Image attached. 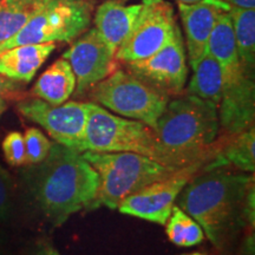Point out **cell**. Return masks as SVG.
I'll return each instance as SVG.
<instances>
[{
	"mask_svg": "<svg viewBox=\"0 0 255 255\" xmlns=\"http://www.w3.org/2000/svg\"><path fill=\"white\" fill-rule=\"evenodd\" d=\"M27 195L53 227H60L81 210L96 209L100 177L73 149L52 143L47 157L21 171Z\"/></svg>",
	"mask_w": 255,
	"mask_h": 255,
	"instance_id": "1",
	"label": "cell"
},
{
	"mask_svg": "<svg viewBox=\"0 0 255 255\" xmlns=\"http://www.w3.org/2000/svg\"><path fill=\"white\" fill-rule=\"evenodd\" d=\"M253 183V174L227 168L202 170L184 186L176 199L177 206L199 223L216 250L223 251L245 227L242 208Z\"/></svg>",
	"mask_w": 255,
	"mask_h": 255,
	"instance_id": "2",
	"label": "cell"
},
{
	"mask_svg": "<svg viewBox=\"0 0 255 255\" xmlns=\"http://www.w3.org/2000/svg\"><path fill=\"white\" fill-rule=\"evenodd\" d=\"M218 105L187 92L170 98L154 129L165 167L207 164L216 152Z\"/></svg>",
	"mask_w": 255,
	"mask_h": 255,
	"instance_id": "3",
	"label": "cell"
},
{
	"mask_svg": "<svg viewBox=\"0 0 255 255\" xmlns=\"http://www.w3.org/2000/svg\"><path fill=\"white\" fill-rule=\"evenodd\" d=\"M82 156L100 177L96 208L117 209L128 196L177 171L135 152L83 151Z\"/></svg>",
	"mask_w": 255,
	"mask_h": 255,
	"instance_id": "4",
	"label": "cell"
},
{
	"mask_svg": "<svg viewBox=\"0 0 255 255\" xmlns=\"http://www.w3.org/2000/svg\"><path fill=\"white\" fill-rule=\"evenodd\" d=\"M82 149L97 152H135L164 165L151 128L139 121L116 116L94 102H90Z\"/></svg>",
	"mask_w": 255,
	"mask_h": 255,
	"instance_id": "5",
	"label": "cell"
},
{
	"mask_svg": "<svg viewBox=\"0 0 255 255\" xmlns=\"http://www.w3.org/2000/svg\"><path fill=\"white\" fill-rule=\"evenodd\" d=\"M88 95L94 103L126 119L143 122L152 130L170 100L120 68L96 84Z\"/></svg>",
	"mask_w": 255,
	"mask_h": 255,
	"instance_id": "6",
	"label": "cell"
},
{
	"mask_svg": "<svg viewBox=\"0 0 255 255\" xmlns=\"http://www.w3.org/2000/svg\"><path fill=\"white\" fill-rule=\"evenodd\" d=\"M91 0H51L15 36L0 44V53L14 46L70 43L90 27Z\"/></svg>",
	"mask_w": 255,
	"mask_h": 255,
	"instance_id": "7",
	"label": "cell"
},
{
	"mask_svg": "<svg viewBox=\"0 0 255 255\" xmlns=\"http://www.w3.org/2000/svg\"><path fill=\"white\" fill-rule=\"evenodd\" d=\"M174 8L165 0H143L138 15L115 53L121 64L149 58L170 41L175 27Z\"/></svg>",
	"mask_w": 255,
	"mask_h": 255,
	"instance_id": "8",
	"label": "cell"
},
{
	"mask_svg": "<svg viewBox=\"0 0 255 255\" xmlns=\"http://www.w3.org/2000/svg\"><path fill=\"white\" fill-rule=\"evenodd\" d=\"M90 102L71 101L53 105L37 97L25 98L17 103L21 116L38 124L55 143L82 152Z\"/></svg>",
	"mask_w": 255,
	"mask_h": 255,
	"instance_id": "9",
	"label": "cell"
},
{
	"mask_svg": "<svg viewBox=\"0 0 255 255\" xmlns=\"http://www.w3.org/2000/svg\"><path fill=\"white\" fill-rule=\"evenodd\" d=\"M124 65L128 72L168 97L183 94L188 68L184 41L178 25L173 38L161 50L149 58Z\"/></svg>",
	"mask_w": 255,
	"mask_h": 255,
	"instance_id": "10",
	"label": "cell"
},
{
	"mask_svg": "<svg viewBox=\"0 0 255 255\" xmlns=\"http://www.w3.org/2000/svg\"><path fill=\"white\" fill-rule=\"evenodd\" d=\"M203 168L205 164H194L155 181L128 196L117 209L121 214L164 226L184 186Z\"/></svg>",
	"mask_w": 255,
	"mask_h": 255,
	"instance_id": "11",
	"label": "cell"
},
{
	"mask_svg": "<svg viewBox=\"0 0 255 255\" xmlns=\"http://www.w3.org/2000/svg\"><path fill=\"white\" fill-rule=\"evenodd\" d=\"M76 77V97L85 96L96 84L119 68L115 53L102 39L96 28H88L63 55Z\"/></svg>",
	"mask_w": 255,
	"mask_h": 255,
	"instance_id": "12",
	"label": "cell"
},
{
	"mask_svg": "<svg viewBox=\"0 0 255 255\" xmlns=\"http://www.w3.org/2000/svg\"><path fill=\"white\" fill-rule=\"evenodd\" d=\"M222 97L218 107L220 128L227 136L235 135L254 126L255 84L254 76L244 69L223 75Z\"/></svg>",
	"mask_w": 255,
	"mask_h": 255,
	"instance_id": "13",
	"label": "cell"
},
{
	"mask_svg": "<svg viewBox=\"0 0 255 255\" xmlns=\"http://www.w3.org/2000/svg\"><path fill=\"white\" fill-rule=\"evenodd\" d=\"M186 33L188 59L191 69L207 52V44L219 15L232 6L222 0H199L193 4L177 2Z\"/></svg>",
	"mask_w": 255,
	"mask_h": 255,
	"instance_id": "14",
	"label": "cell"
},
{
	"mask_svg": "<svg viewBox=\"0 0 255 255\" xmlns=\"http://www.w3.org/2000/svg\"><path fill=\"white\" fill-rule=\"evenodd\" d=\"M141 4L127 6L119 0H107L96 8V31L114 53L129 34Z\"/></svg>",
	"mask_w": 255,
	"mask_h": 255,
	"instance_id": "15",
	"label": "cell"
},
{
	"mask_svg": "<svg viewBox=\"0 0 255 255\" xmlns=\"http://www.w3.org/2000/svg\"><path fill=\"white\" fill-rule=\"evenodd\" d=\"M56 47V43H45L6 50L0 53V75L19 83H30Z\"/></svg>",
	"mask_w": 255,
	"mask_h": 255,
	"instance_id": "16",
	"label": "cell"
},
{
	"mask_svg": "<svg viewBox=\"0 0 255 255\" xmlns=\"http://www.w3.org/2000/svg\"><path fill=\"white\" fill-rule=\"evenodd\" d=\"M215 155L209 159L202 170L232 167L242 173L255 170V127L226 136L225 142L218 143Z\"/></svg>",
	"mask_w": 255,
	"mask_h": 255,
	"instance_id": "17",
	"label": "cell"
},
{
	"mask_svg": "<svg viewBox=\"0 0 255 255\" xmlns=\"http://www.w3.org/2000/svg\"><path fill=\"white\" fill-rule=\"evenodd\" d=\"M76 89V77L71 65L65 58L57 59L40 75L32 88L33 97L53 105L65 103Z\"/></svg>",
	"mask_w": 255,
	"mask_h": 255,
	"instance_id": "18",
	"label": "cell"
},
{
	"mask_svg": "<svg viewBox=\"0 0 255 255\" xmlns=\"http://www.w3.org/2000/svg\"><path fill=\"white\" fill-rule=\"evenodd\" d=\"M207 52H209L220 63L223 75L234 73L242 69L239 60L233 21L229 11L223 12L219 15L208 38Z\"/></svg>",
	"mask_w": 255,
	"mask_h": 255,
	"instance_id": "19",
	"label": "cell"
},
{
	"mask_svg": "<svg viewBox=\"0 0 255 255\" xmlns=\"http://www.w3.org/2000/svg\"><path fill=\"white\" fill-rule=\"evenodd\" d=\"M193 76L186 92L201 100L220 104L223 91V70L220 63L209 52L201 57L193 68Z\"/></svg>",
	"mask_w": 255,
	"mask_h": 255,
	"instance_id": "20",
	"label": "cell"
},
{
	"mask_svg": "<svg viewBox=\"0 0 255 255\" xmlns=\"http://www.w3.org/2000/svg\"><path fill=\"white\" fill-rule=\"evenodd\" d=\"M238 56L245 72L254 76L255 69V9L231 7Z\"/></svg>",
	"mask_w": 255,
	"mask_h": 255,
	"instance_id": "21",
	"label": "cell"
},
{
	"mask_svg": "<svg viewBox=\"0 0 255 255\" xmlns=\"http://www.w3.org/2000/svg\"><path fill=\"white\" fill-rule=\"evenodd\" d=\"M51 0H0V44L19 31Z\"/></svg>",
	"mask_w": 255,
	"mask_h": 255,
	"instance_id": "22",
	"label": "cell"
},
{
	"mask_svg": "<svg viewBox=\"0 0 255 255\" xmlns=\"http://www.w3.org/2000/svg\"><path fill=\"white\" fill-rule=\"evenodd\" d=\"M164 226L168 239L176 246H196L205 240V233L201 226L178 206L173 207Z\"/></svg>",
	"mask_w": 255,
	"mask_h": 255,
	"instance_id": "23",
	"label": "cell"
},
{
	"mask_svg": "<svg viewBox=\"0 0 255 255\" xmlns=\"http://www.w3.org/2000/svg\"><path fill=\"white\" fill-rule=\"evenodd\" d=\"M25 155H26V164L32 165L43 162L47 157L52 146V142L40 131L38 128H28L24 133Z\"/></svg>",
	"mask_w": 255,
	"mask_h": 255,
	"instance_id": "24",
	"label": "cell"
},
{
	"mask_svg": "<svg viewBox=\"0 0 255 255\" xmlns=\"http://www.w3.org/2000/svg\"><path fill=\"white\" fill-rule=\"evenodd\" d=\"M1 149L6 162L12 167L26 164L24 135L19 131H11L2 139Z\"/></svg>",
	"mask_w": 255,
	"mask_h": 255,
	"instance_id": "25",
	"label": "cell"
},
{
	"mask_svg": "<svg viewBox=\"0 0 255 255\" xmlns=\"http://www.w3.org/2000/svg\"><path fill=\"white\" fill-rule=\"evenodd\" d=\"M13 212V181L7 170L0 164V222L11 218Z\"/></svg>",
	"mask_w": 255,
	"mask_h": 255,
	"instance_id": "26",
	"label": "cell"
},
{
	"mask_svg": "<svg viewBox=\"0 0 255 255\" xmlns=\"http://www.w3.org/2000/svg\"><path fill=\"white\" fill-rule=\"evenodd\" d=\"M23 90V83L8 79L0 75V119L7 110L8 102L20 94Z\"/></svg>",
	"mask_w": 255,
	"mask_h": 255,
	"instance_id": "27",
	"label": "cell"
},
{
	"mask_svg": "<svg viewBox=\"0 0 255 255\" xmlns=\"http://www.w3.org/2000/svg\"><path fill=\"white\" fill-rule=\"evenodd\" d=\"M242 221L245 227L254 229L255 226V188L254 183L248 188L242 208Z\"/></svg>",
	"mask_w": 255,
	"mask_h": 255,
	"instance_id": "28",
	"label": "cell"
},
{
	"mask_svg": "<svg viewBox=\"0 0 255 255\" xmlns=\"http://www.w3.org/2000/svg\"><path fill=\"white\" fill-rule=\"evenodd\" d=\"M32 255H60L57 248L49 241L38 242L37 246L34 247Z\"/></svg>",
	"mask_w": 255,
	"mask_h": 255,
	"instance_id": "29",
	"label": "cell"
},
{
	"mask_svg": "<svg viewBox=\"0 0 255 255\" xmlns=\"http://www.w3.org/2000/svg\"><path fill=\"white\" fill-rule=\"evenodd\" d=\"M254 229H252V232L248 233L247 237L245 238L241 250L239 252V255H254Z\"/></svg>",
	"mask_w": 255,
	"mask_h": 255,
	"instance_id": "30",
	"label": "cell"
},
{
	"mask_svg": "<svg viewBox=\"0 0 255 255\" xmlns=\"http://www.w3.org/2000/svg\"><path fill=\"white\" fill-rule=\"evenodd\" d=\"M232 7L240 8H255V0H222Z\"/></svg>",
	"mask_w": 255,
	"mask_h": 255,
	"instance_id": "31",
	"label": "cell"
},
{
	"mask_svg": "<svg viewBox=\"0 0 255 255\" xmlns=\"http://www.w3.org/2000/svg\"><path fill=\"white\" fill-rule=\"evenodd\" d=\"M6 241V234L2 231H0V246Z\"/></svg>",
	"mask_w": 255,
	"mask_h": 255,
	"instance_id": "32",
	"label": "cell"
},
{
	"mask_svg": "<svg viewBox=\"0 0 255 255\" xmlns=\"http://www.w3.org/2000/svg\"><path fill=\"white\" fill-rule=\"evenodd\" d=\"M196 1H199V0H177V2H184V4H193Z\"/></svg>",
	"mask_w": 255,
	"mask_h": 255,
	"instance_id": "33",
	"label": "cell"
},
{
	"mask_svg": "<svg viewBox=\"0 0 255 255\" xmlns=\"http://www.w3.org/2000/svg\"><path fill=\"white\" fill-rule=\"evenodd\" d=\"M182 255H207L206 253H201V252H194V253H189V254H182Z\"/></svg>",
	"mask_w": 255,
	"mask_h": 255,
	"instance_id": "34",
	"label": "cell"
},
{
	"mask_svg": "<svg viewBox=\"0 0 255 255\" xmlns=\"http://www.w3.org/2000/svg\"><path fill=\"white\" fill-rule=\"evenodd\" d=\"M0 255H4V254H2V252H1V251H0Z\"/></svg>",
	"mask_w": 255,
	"mask_h": 255,
	"instance_id": "35",
	"label": "cell"
},
{
	"mask_svg": "<svg viewBox=\"0 0 255 255\" xmlns=\"http://www.w3.org/2000/svg\"><path fill=\"white\" fill-rule=\"evenodd\" d=\"M122 1H126V0H122Z\"/></svg>",
	"mask_w": 255,
	"mask_h": 255,
	"instance_id": "36",
	"label": "cell"
}]
</instances>
